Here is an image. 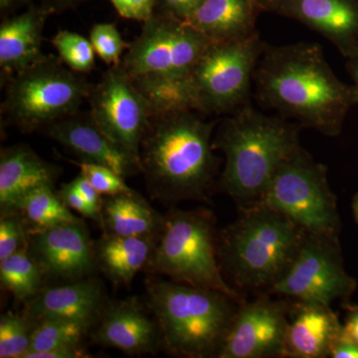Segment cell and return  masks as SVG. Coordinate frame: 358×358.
Instances as JSON below:
<instances>
[{"mask_svg": "<svg viewBox=\"0 0 358 358\" xmlns=\"http://www.w3.org/2000/svg\"><path fill=\"white\" fill-rule=\"evenodd\" d=\"M51 43L58 52L59 58L71 70L86 74L95 67L96 52L93 45L79 33L61 30Z\"/></svg>", "mask_w": 358, "mask_h": 358, "instance_id": "29", "label": "cell"}, {"mask_svg": "<svg viewBox=\"0 0 358 358\" xmlns=\"http://www.w3.org/2000/svg\"><path fill=\"white\" fill-rule=\"evenodd\" d=\"M157 239L105 232L95 243L96 265L115 284L129 285L141 268L147 267Z\"/></svg>", "mask_w": 358, "mask_h": 358, "instance_id": "23", "label": "cell"}, {"mask_svg": "<svg viewBox=\"0 0 358 358\" xmlns=\"http://www.w3.org/2000/svg\"><path fill=\"white\" fill-rule=\"evenodd\" d=\"M71 162L79 167L81 173L86 176L101 195L114 196L122 193L133 192L124 181V176H120L110 167L93 164V162H82V160L81 162L71 160Z\"/></svg>", "mask_w": 358, "mask_h": 358, "instance_id": "31", "label": "cell"}, {"mask_svg": "<svg viewBox=\"0 0 358 358\" xmlns=\"http://www.w3.org/2000/svg\"><path fill=\"white\" fill-rule=\"evenodd\" d=\"M53 187L49 185L39 186L18 202L13 212H18L24 219L28 233L80 220Z\"/></svg>", "mask_w": 358, "mask_h": 358, "instance_id": "25", "label": "cell"}, {"mask_svg": "<svg viewBox=\"0 0 358 358\" xmlns=\"http://www.w3.org/2000/svg\"><path fill=\"white\" fill-rule=\"evenodd\" d=\"M96 126L140 166L141 141L152 110L122 65L112 66L93 86L88 98Z\"/></svg>", "mask_w": 358, "mask_h": 358, "instance_id": "12", "label": "cell"}, {"mask_svg": "<svg viewBox=\"0 0 358 358\" xmlns=\"http://www.w3.org/2000/svg\"><path fill=\"white\" fill-rule=\"evenodd\" d=\"M343 331L331 306L315 301H289L284 357L326 358Z\"/></svg>", "mask_w": 358, "mask_h": 358, "instance_id": "18", "label": "cell"}, {"mask_svg": "<svg viewBox=\"0 0 358 358\" xmlns=\"http://www.w3.org/2000/svg\"><path fill=\"white\" fill-rule=\"evenodd\" d=\"M110 2L122 17L145 22L155 15L159 0H110Z\"/></svg>", "mask_w": 358, "mask_h": 358, "instance_id": "33", "label": "cell"}, {"mask_svg": "<svg viewBox=\"0 0 358 358\" xmlns=\"http://www.w3.org/2000/svg\"><path fill=\"white\" fill-rule=\"evenodd\" d=\"M73 183L76 186L77 189L81 193L82 196L88 202L90 207L102 217V204L101 194L96 192V188L92 185L84 174L80 173L79 176L73 179ZM103 220V219H102Z\"/></svg>", "mask_w": 358, "mask_h": 358, "instance_id": "37", "label": "cell"}, {"mask_svg": "<svg viewBox=\"0 0 358 358\" xmlns=\"http://www.w3.org/2000/svg\"><path fill=\"white\" fill-rule=\"evenodd\" d=\"M215 217L209 209H173L164 216L152 255L145 270L173 282L214 289L245 301L224 278L218 258Z\"/></svg>", "mask_w": 358, "mask_h": 358, "instance_id": "7", "label": "cell"}, {"mask_svg": "<svg viewBox=\"0 0 358 358\" xmlns=\"http://www.w3.org/2000/svg\"><path fill=\"white\" fill-rule=\"evenodd\" d=\"M45 6L48 10H63L74 6L79 0H43Z\"/></svg>", "mask_w": 358, "mask_h": 358, "instance_id": "41", "label": "cell"}, {"mask_svg": "<svg viewBox=\"0 0 358 358\" xmlns=\"http://www.w3.org/2000/svg\"><path fill=\"white\" fill-rule=\"evenodd\" d=\"M289 308L268 293L240 303L217 357H284Z\"/></svg>", "mask_w": 358, "mask_h": 358, "instance_id": "13", "label": "cell"}, {"mask_svg": "<svg viewBox=\"0 0 358 358\" xmlns=\"http://www.w3.org/2000/svg\"><path fill=\"white\" fill-rule=\"evenodd\" d=\"M91 357L86 348L81 345L61 346L45 352H28L24 358H87Z\"/></svg>", "mask_w": 358, "mask_h": 358, "instance_id": "36", "label": "cell"}, {"mask_svg": "<svg viewBox=\"0 0 358 358\" xmlns=\"http://www.w3.org/2000/svg\"><path fill=\"white\" fill-rule=\"evenodd\" d=\"M256 0H203L185 20L211 42L232 41L255 33Z\"/></svg>", "mask_w": 358, "mask_h": 358, "instance_id": "22", "label": "cell"}, {"mask_svg": "<svg viewBox=\"0 0 358 358\" xmlns=\"http://www.w3.org/2000/svg\"><path fill=\"white\" fill-rule=\"evenodd\" d=\"M258 2L259 6L266 7V8H275L281 0H256Z\"/></svg>", "mask_w": 358, "mask_h": 358, "instance_id": "43", "label": "cell"}, {"mask_svg": "<svg viewBox=\"0 0 358 358\" xmlns=\"http://www.w3.org/2000/svg\"><path fill=\"white\" fill-rule=\"evenodd\" d=\"M46 7H31L0 25V68L9 79L43 57L42 38L47 16Z\"/></svg>", "mask_w": 358, "mask_h": 358, "instance_id": "21", "label": "cell"}, {"mask_svg": "<svg viewBox=\"0 0 358 358\" xmlns=\"http://www.w3.org/2000/svg\"><path fill=\"white\" fill-rule=\"evenodd\" d=\"M28 228L18 212L2 213L0 219V261L27 248Z\"/></svg>", "mask_w": 358, "mask_h": 358, "instance_id": "32", "label": "cell"}, {"mask_svg": "<svg viewBox=\"0 0 358 358\" xmlns=\"http://www.w3.org/2000/svg\"><path fill=\"white\" fill-rule=\"evenodd\" d=\"M265 46L258 32L232 41L211 42L186 80L188 109L220 115L248 103L250 87Z\"/></svg>", "mask_w": 358, "mask_h": 358, "instance_id": "9", "label": "cell"}, {"mask_svg": "<svg viewBox=\"0 0 358 358\" xmlns=\"http://www.w3.org/2000/svg\"><path fill=\"white\" fill-rule=\"evenodd\" d=\"M58 194L70 209L77 211L84 217L96 221L102 226V217L90 207L88 202L82 196L81 193L77 189L73 181L63 185L61 189L59 190Z\"/></svg>", "mask_w": 358, "mask_h": 358, "instance_id": "34", "label": "cell"}, {"mask_svg": "<svg viewBox=\"0 0 358 358\" xmlns=\"http://www.w3.org/2000/svg\"><path fill=\"white\" fill-rule=\"evenodd\" d=\"M357 287L343 265L338 235L308 231L291 268L268 294L331 306L350 299Z\"/></svg>", "mask_w": 358, "mask_h": 358, "instance_id": "11", "label": "cell"}, {"mask_svg": "<svg viewBox=\"0 0 358 358\" xmlns=\"http://www.w3.org/2000/svg\"><path fill=\"white\" fill-rule=\"evenodd\" d=\"M275 10L319 33L345 58L358 50V3L355 0H281Z\"/></svg>", "mask_w": 358, "mask_h": 358, "instance_id": "15", "label": "cell"}, {"mask_svg": "<svg viewBox=\"0 0 358 358\" xmlns=\"http://www.w3.org/2000/svg\"><path fill=\"white\" fill-rule=\"evenodd\" d=\"M353 213H355V220L358 224V193L355 196V199H353L352 203Z\"/></svg>", "mask_w": 358, "mask_h": 358, "instance_id": "44", "label": "cell"}, {"mask_svg": "<svg viewBox=\"0 0 358 358\" xmlns=\"http://www.w3.org/2000/svg\"><path fill=\"white\" fill-rule=\"evenodd\" d=\"M43 273L27 248L0 261V282L2 288L13 294L16 300L31 301L43 289Z\"/></svg>", "mask_w": 358, "mask_h": 358, "instance_id": "26", "label": "cell"}, {"mask_svg": "<svg viewBox=\"0 0 358 358\" xmlns=\"http://www.w3.org/2000/svg\"><path fill=\"white\" fill-rule=\"evenodd\" d=\"M333 358H358V343L343 331L331 348Z\"/></svg>", "mask_w": 358, "mask_h": 358, "instance_id": "38", "label": "cell"}, {"mask_svg": "<svg viewBox=\"0 0 358 358\" xmlns=\"http://www.w3.org/2000/svg\"><path fill=\"white\" fill-rule=\"evenodd\" d=\"M147 294L167 352L188 358L217 357L240 301L171 280H148Z\"/></svg>", "mask_w": 358, "mask_h": 358, "instance_id": "6", "label": "cell"}, {"mask_svg": "<svg viewBox=\"0 0 358 358\" xmlns=\"http://www.w3.org/2000/svg\"><path fill=\"white\" fill-rule=\"evenodd\" d=\"M28 234V252L44 277L77 281L89 277L98 267L95 243L82 220Z\"/></svg>", "mask_w": 358, "mask_h": 358, "instance_id": "14", "label": "cell"}, {"mask_svg": "<svg viewBox=\"0 0 358 358\" xmlns=\"http://www.w3.org/2000/svg\"><path fill=\"white\" fill-rule=\"evenodd\" d=\"M102 227L120 236L159 237L164 216L136 192L108 196L103 200Z\"/></svg>", "mask_w": 358, "mask_h": 358, "instance_id": "24", "label": "cell"}, {"mask_svg": "<svg viewBox=\"0 0 358 358\" xmlns=\"http://www.w3.org/2000/svg\"><path fill=\"white\" fill-rule=\"evenodd\" d=\"M239 208L218 234L219 263L238 289L268 293L291 268L308 231L263 203Z\"/></svg>", "mask_w": 358, "mask_h": 358, "instance_id": "4", "label": "cell"}, {"mask_svg": "<svg viewBox=\"0 0 358 358\" xmlns=\"http://www.w3.org/2000/svg\"><path fill=\"white\" fill-rule=\"evenodd\" d=\"M346 59H348V70L352 79V88L357 96L358 105V50Z\"/></svg>", "mask_w": 358, "mask_h": 358, "instance_id": "40", "label": "cell"}, {"mask_svg": "<svg viewBox=\"0 0 358 358\" xmlns=\"http://www.w3.org/2000/svg\"><path fill=\"white\" fill-rule=\"evenodd\" d=\"M345 308L348 313L343 331L358 343V306L348 305Z\"/></svg>", "mask_w": 358, "mask_h": 358, "instance_id": "39", "label": "cell"}, {"mask_svg": "<svg viewBox=\"0 0 358 358\" xmlns=\"http://www.w3.org/2000/svg\"><path fill=\"white\" fill-rule=\"evenodd\" d=\"M214 127L192 110L152 115L140 152L141 171L152 199L166 204L206 201L217 173Z\"/></svg>", "mask_w": 358, "mask_h": 358, "instance_id": "2", "label": "cell"}, {"mask_svg": "<svg viewBox=\"0 0 358 358\" xmlns=\"http://www.w3.org/2000/svg\"><path fill=\"white\" fill-rule=\"evenodd\" d=\"M213 145L225 157L220 186L239 207L259 203L275 171L301 147L296 124L249 103L223 122Z\"/></svg>", "mask_w": 358, "mask_h": 358, "instance_id": "3", "label": "cell"}, {"mask_svg": "<svg viewBox=\"0 0 358 358\" xmlns=\"http://www.w3.org/2000/svg\"><path fill=\"white\" fill-rule=\"evenodd\" d=\"M254 81L268 108L329 136L341 134L346 115L357 105L352 86L336 77L322 47L310 42L266 45Z\"/></svg>", "mask_w": 358, "mask_h": 358, "instance_id": "1", "label": "cell"}, {"mask_svg": "<svg viewBox=\"0 0 358 358\" xmlns=\"http://www.w3.org/2000/svg\"><path fill=\"white\" fill-rule=\"evenodd\" d=\"M23 1H24V0H0V8H1L2 10H6V9L17 6V4Z\"/></svg>", "mask_w": 358, "mask_h": 358, "instance_id": "42", "label": "cell"}, {"mask_svg": "<svg viewBox=\"0 0 358 358\" xmlns=\"http://www.w3.org/2000/svg\"><path fill=\"white\" fill-rule=\"evenodd\" d=\"M90 41L96 55L110 67L121 64L122 54L129 46L113 23H99L94 26L90 33Z\"/></svg>", "mask_w": 358, "mask_h": 358, "instance_id": "30", "label": "cell"}, {"mask_svg": "<svg viewBox=\"0 0 358 358\" xmlns=\"http://www.w3.org/2000/svg\"><path fill=\"white\" fill-rule=\"evenodd\" d=\"M259 203L286 214L308 232L338 235L341 229L326 166L301 147L280 166Z\"/></svg>", "mask_w": 358, "mask_h": 358, "instance_id": "10", "label": "cell"}, {"mask_svg": "<svg viewBox=\"0 0 358 358\" xmlns=\"http://www.w3.org/2000/svg\"><path fill=\"white\" fill-rule=\"evenodd\" d=\"M94 339L106 348L129 355L155 353L162 345L157 322L150 319L136 299L115 301L103 307Z\"/></svg>", "mask_w": 358, "mask_h": 358, "instance_id": "17", "label": "cell"}, {"mask_svg": "<svg viewBox=\"0 0 358 358\" xmlns=\"http://www.w3.org/2000/svg\"><path fill=\"white\" fill-rule=\"evenodd\" d=\"M90 324L68 319H45L33 327L31 346L28 352H45L61 346L81 345ZM27 352V353H28Z\"/></svg>", "mask_w": 358, "mask_h": 358, "instance_id": "27", "label": "cell"}, {"mask_svg": "<svg viewBox=\"0 0 358 358\" xmlns=\"http://www.w3.org/2000/svg\"><path fill=\"white\" fill-rule=\"evenodd\" d=\"M203 0H159L162 15L185 21Z\"/></svg>", "mask_w": 358, "mask_h": 358, "instance_id": "35", "label": "cell"}, {"mask_svg": "<svg viewBox=\"0 0 358 358\" xmlns=\"http://www.w3.org/2000/svg\"><path fill=\"white\" fill-rule=\"evenodd\" d=\"M61 145L77 155L82 162L102 164L127 178L141 171L140 166L95 124L91 115H69L44 129Z\"/></svg>", "mask_w": 358, "mask_h": 358, "instance_id": "16", "label": "cell"}, {"mask_svg": "<svg viewBox=\"0 0 358 358\" xmlns=\"http://www.w3.org/2000/svg\"><path fill=\"white\" fill-rule=\"evenodd\" d=\"M92 88L84 74L44 55L9 78L2 108L13 124L30 133L77 114Z\"/></svg>", "mask_w": 358, "mask_h": 358, "instance_id": "8", "label": "cell"}, {"mask_svg": "<svg viewBox=\"0 0 358 358\" xmlns=\"http://www.w3.org/2000/svg\"><path fill=\"white\" fill-rule=\"evenodd\" d=\"M34 322L13 312L0 317V357L24 358L30 350Z\"/></svg>", "mask_w": 358, "mask_h": 358, "instance_id": "28", "label": "cell"}, {"mask_svg": "<svg viewBox=\"0 0 358 358\" xmlns=\"http://www.w3.org/2000/svg\"><path fill=\"white\" fill-rule=\"evenodd\" d=\"M25 315L36 324L45 319H68L90 326L99 320L103 307V289L93 278L42 289L26 303Z\"/></svg>", "mask_w": 358, "mask_h": 358, "instance_id": "19", "label": "cell"}, {"mask_svg": "<svg viewBox=\"0 0 358 358\" xmlns=\"http://www.w3.org/2000/svg\"><path fill=\"white\" fill-rule=\"evenodd\" d=\"M58 167L42 159L25 145L3 148L0 155V209L13 212L18 202L35 188L54 185Z\"/></svg>", "mask_w": 358, "mask_h": 358, "instance_id": "20", "label": "cell"}, {"mask_svg": "<svg viewBox=\"0 0 358 358\" xmlns=\"http://www.w3.org/2000/svg\"><path fill=\"white\" fill-rule=\"evenodd\" d=\"M211 41L183 20L155 15L129 44L122 67L152 115L188 110L185 84Z\"/></svg>", "mask_w": 358, "mask_h": 358, "instance_id": "5", "label": "cell"}]
</instances>
